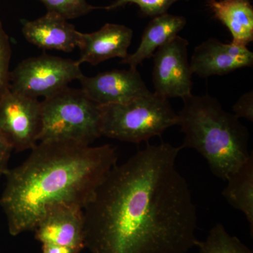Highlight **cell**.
<instances>
[{"label":"cell","instance_id":"6da1fadb","mask_svg":"<svg viewBox=\"0 0 253 253\" xmlns=\"http://www.w3.org/2000/svg\"><path fill=\"white\" fill-rule=\"evenodd\" d=\"M181 146L147 143L113 166L83 208L90 253H186L199 240L196 208L176 167Z\"/></svg>","mask_w":253,"mask_h":253},{"label":"cell","instance_id":"7a4b0ae2","mask_svg":"<svg viewBox=\"0 0 253 253\" xmlns=\"http://www.w3.org/2000/svg\"><path fill=\"white\" fill-rule=\"evenodd\" d=\"M118 158L117 150L111 144L41 141L22 164L5 174L0 206L9 234L16 236L34 230L50 205L83 209Z\"/></svg>","mask_w":253,"mask_h":253},{"label":"cell","instance_id":"3957f363","mask_svg":"<svg viewBox=\"0 0 253 253\" xmlns=\"http://www.w3.org/2000/svg\"><path fill=\"white\" fill-rule=\"evenodd\" d=\"M182 99L184 106L178 113V126L185 134L181 147L196 150L212 174L226 180L251 157L249 130L216 98L191 94Z\"/></svg>","mask_w":253,"mask_h":253},{"label":"cell","instance_id":"277c9868","mask_svg":"<svg viewBox=\"0 0 253 253\" xmlns=\"http://www.w3.org/2000/svg\"><path fill=\"white\" fill-rule=\"evenodd\" d=\"M39 141L90 145L102 136L101 106L82 89L66 87L41 101Z\"/></svg>","mask_w":253,"mask_h":253},{"label":"cell","instance_id":"5b68a950","mask_svg":"<svg viewBox=\"0 0 253 253\" xmlns=\"http://www.w3.org/2000/svg\"><path fill=\"white\" fill-rule=\"evenodd\" d=\"M179 123L169 101L149 92L126 104L101 106L102 136L139 144Z\"/></svg>","mask_w":253,"mask_h":253},{"label":"cell","instance_id":"8992f818","mask_svg":"<svg viewBox=\"0 0 253 253\" xmlns=\"http://www.w3.org/2000/svg\"><path fill=\"white\" fill-rule=\"evenodd\" d=\"M83 76L78 61L44 54L21 61L11 71L9 89L33 99H45Z\"/></svg>","mask_w":253,"mask_h":253},{"label":"cell","instance_id":"52a82bcc","mask_svg":"<svg viewBox=\"0 0 253 253\" xmlns=\"http://www.w3.org/2000/svg\"><path fill=\"white\" fill-rule=\"evenodd\" d=\"M42 129L41 101L11 90L0 100V133L18 152L33 149Z\"/></svg>","mask_w":253,"mask_h":253},{"label":"cell","instance_id":"ba28073f","mask_svg":"<svg viewBox=\"0 0 253 253\" xmlns=\"http://www.w3.org/2000/svg\"><path fill=\"white\" fill-rule=\"evenodd\" d=\"M188 46L189 42L176 36L155 52L153 83L156 94L168 99H184L192 94Z\"/></svg>","mask_w":253,"mask_h":253},{"label":"cell","instance_id":"9c48e42d","mask_svg":"<svg viewBox=\"0 0 253 253\" xmlns=\"http://www.w3.org/2000/svg\"><path fill=\"white\" fill-rule=\"evenodd\" d=\"M81 89L99 104H126L151 92L137 69L113 70L94 77L83 75L79 79Z\"/></svg>","mask_w":253,"mask_h":253},{"label":"cell","instance_id":"30bf717a","mask_svg":"<svg viewBox=\"0 0 253 253\" xmlns=\"http://www.w3.org/2000/svg\"><path fill=\"white\" fill-rule=\"evenodd\" d=\"M35 239L49 244L84 249V217L73 205H50L35 228Z\"/></svg>","mask_w":253,"mask_h":253},{"label":"cell","instance_id":"8fae6325","mask_svg":"<svg viewBox=\"0 0 253 253\" xmlns=\"http://www.w3.org/2000/svg\"><path fill=\"white\" fill-rule=\"evenodd\" d=\"M253 65V53L247 46L223 43L215 38H210L196 46L190 63L193 74L206 78L224 76Z\"/></svg>","mask_w":253,"mask_h":253},{"label":"cell","instance_id":"7c38bea8","mask_svg":"<svg viewBox=\"0 0 253 253\" xmlns=\"http://www.w3.org/2000/svg\"><path fill=\"white\" fill-rule=\"evenodd\" d=\"M131 28L116 23H106L98 31L80 33L78 47L81 51L78 63H89L93 66L113 59H123L132 40Z\"/></svg>","mask_w":253,"mask_h":253},{"label":"cell","instance_id":"4fadbf2b","mask_svg":"<svg viewBox=\"0 0 253 253\" xmlns=\"http://www.w3.org/2000/svg\"><path fill=\"white\" fill-rule=\"evenodd\" d=\"M22 33L26 41L41 49L71 52L79 43L80 33L68 20L55 13L25 21Z\"/></svg>","mask_w":253,"mask_h":253},{"label":"cell","instance_id":"5bb4252c","mask_svg":"<svg viewBox=\"0 0 253 253\" xmlns=\"http://www.w3.org/2000/svg\"><path fill=\"white\" fill-rule=\"evenodd\" d=\"M186 19L182 16L166 14L153 18L145 28L139 47L132 54H128L121 63L136 69L144 60L152 57L161 46L178 36L184 29Z\"/></svg>","mask_w":253,"mask_h":253},{"label":"cell","instance_id":"9a60e30c","mask_svg":"<svg viewBox=\"0 0 253 253\" xmlns=\"http://www.w3.org/2000/svg\"><path fill=\"white\" fill-rule=\"evenodd\" d=\"M214 17L227 28L232 44L247 46L253 41V6L251 0H207Z\"/></svg>","mask_w":253,"mask_h":253},{"label":"cell","instance_id":"2e32d148","mask_svg":"<svg viewBox=\"0 0 253 253\" xmlns=\"http://www.w3.org/2000/svg\"><path fill=\"white\" fill-rule=\"evenodd\" d=\"M222 195L231 207L241 211L249 223L253 236V157L247 160L226 179Z\"/></svg>","mask_w":253,"mask_h":253},{"label":"cell","instance_id":"e0dca14e","mask_svg":"<svg viewBox=\"0 0 253 253\" xmlns=\"http://www.w3.org/2000/svg\"><path fill=\"white\" fill-rule=\"evenodd\" d=\"M196 247L199 253H253L241 240L230 235L221 224L213 226L207 238L199 241Z\"/></svg>","mask_w":253,"mask_h":253},{"label":"cell","instance_id":"ac0fdd59","mask_svg":"<svg viewBox=\"0 0 253 253\" xmlns=\"http://www.w3.org/2000/svg\"><path fill=\"white\" fill-rule=\"evenodd\" d=\"M47 11L62 16L67 20L73 19L89 14L94 10L102 9L88 3L86 0H39Z\"/></svg>","mask_w":253,"mask_h":253},{"label":"cell","instance_id":"d6986e66","mask_svg":"<svg viewBox=\"0 0 253 253\" xmlns=\"http://www.w3.org/2000/svg\"><path fill=\"white\" fill-rule=\"evenodd\" d=\"M179 1L181 0H115L111 4L102 7V9L113 11L129 4H134L139 6L141 14L144 16L154 18L166 14L172 5Z\"/></svg>","mask_w":253,"mask_h":253},{"label":"cell","instance_id":"ffe728a7","mask_svg":"<svg viewBox=\"0 0 253 253\" xmlns=\"http://www.w3.org/2000/svg\"><path fill=\"white\" fill-rule=\"evenodd\" d=\"M9 38L0 21V100L9 90V64L11 58Z\"/></svg>","mask_w":253,"mask_h":253},{"label":"cell","instance_id":"44dd1931","mask_svg":"<svg viewBox=\"0 0 253 253\" xmlns=\"http://www.w3.org/2000/svg\"><path fill=\"white\" fill-rule=\"evenodd\" d=\"M233 112L238 118H245L253 121V91L243 94L232 108Z\"/></svg>","mask_w":253,"mask_h":253},{"label":"cell","instance_id":"7402d4cb","mask_svg":"<svg viewBox=\"0 0 253 253\" xmlns=\"http://www.w3.org/2000/svg\"><path fill=\"white\" fill-rule=\"evenodd\" d=\"M12 150V146L0 133V178L4 176L9 169L8 164Z\"/></svg>","mask_w":253,"mask_h":253},{"label":"cell","instance_id":"603a6c76","mask_svg":"<svg viewBox=\"0 0 253 253\" xmlns=\"http://www.w3.org/2000/svg\"><path fill=\"white\" fill-rule=\"evenodd\" d=\"M83 249L60 245L42 244V253H81Z\"/></svg>","mask_w":253,"mask_h":253}]
</instances>
